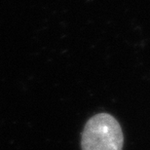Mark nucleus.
I'll return each instance as SVG.
<instances>
[{"label": "nucleus", "mask_w": 150, "mask_h": 150, "mask_svg": "<svg viewBox=\"0 0 150 150\" xmlns=\"http://www.w3.org/2000/svg\"><path fill=\"white\" fill-rule=\"evenodd\" d=\"M124 137L118 121L107 113H100L86 123L82 133V150H122Z\"/></svg>", "instance_id": "nucleus-1"}]
</instances>
